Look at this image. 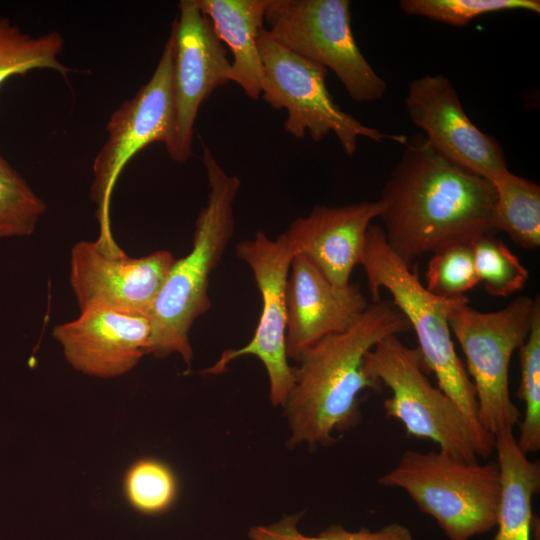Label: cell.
Masks as SVG:
<instances>
[{
  "mask_svg": "<svg viewBox=\"0 0 540 540\" xmlns=\"http://www.w3.org/2000/svg\"><path fill=\"white\" fill-rule=\"evenodd\" d=\"M404 145L378 201L387 244L405 264L496 233L490 181L437 154L422 135Z\"/></svg>",
  "mask_w": 540,
  "mask_h": 540,
  "instance_id": "6da1fadb",
  "label": "cell"
},
{
  "mask_svg": "<svg viewBox=\"0 0 540 540\" xmlns=\"http://www.w3.org/2000/svg\"><path fill=\"white\" fill-rule=\"evenodd\" d=\"M409 329L392 301L380 299L348 329L307 348L293 367L294 385L283 406L290 443L328 447L335 432L356 425L360 395L382 386L365 371V355L385 337Z\"/></svg>",
  "mask_w": 540,
  "mask_h": 540,
  "instance_id": "7a4b0ae2",
  "label": "cell"
},
{
  "mask_svg": "<svg viewBox=\"0 0 540 540\" xmlns=\"http://www.w3.org/2000/svg\"><path fill=\"white\" fill-rule=\"evenodd\" d=\"M202 160L209 194L195 221L192 248L175 259L148 314L149 354L156 358L178 354L189 367L193 359L189 332L211 307L209 280L233 236V203L241 184L225 172L209 148H203Z\"/></svg>",
  "mask_w": 540,
  "mask_h": 540,
  "instance_id": "3957f363",
  "label": "cell"
},
{
  "mask_svg": "<svg viewBox=\"0 0 540 540\" xmlns=\"http://www.w3.org/2000/svg\"><path fill=\"white\" fill-rule=\"evenodd\" d=\"M360 265L373 302L381 299V289L390 293L392 303L416 334L426 369L462 411L490 456L494 451V436L479 422L475 390L455 351L449 326L452 307L465 296L446 299L431 294L388 246L380 225L369 226Z\"/></svg>",
  "mask_w": 540,
  "mask_h": 540,
  "instance_id": "277c9868",
  "label": "cell"
},
{
  "mask_svg": "<svg viewBox=\"0 0 540 540\" xmlns=\"http://www.w3.org/2000/svg\"><path fill=\"white\" fill-rule=\"evenodd\" d=\"M377 482L405 491L448 540H470L496 526L501 491L496 462L463 461L440 450H406Z\"/></svg>",
  "mask_w": 540,
  "mask_h": 540,
  "instance_id": "5b68a950",
  "label": "cell"
},
{
  "mask_svg": "<svg viewBox=\"0 0 540 540\" xmlns=\"http://www.w3.org/2000/svg\"><path fill=\"white\" fill-rule=\"evenodd\" d=\"M364 368L390 389L383 402L385 416L400 421L407 434L431 440L463 461L489 457L459 407L429 381L418 348L406 346L398 335L387 336L367 352Z\"/></svg>",
  "mask_w": 540,
  "mask_h": 540,
  "instance_id": "8992f818",
  "label": "cell"
},
{
  "mask_svg": "<svg viewBox=\"0 0 540 540\" xmlns=\"http://www.w3.org/2000/svg\"><path fill=\"white\" fill-rule=\"evenodd\" d=\"M534 302L519 296L501 310L481 312L470 307L465 296L449 313L451 332L475 390L479 422L493 436L520 422L509 392V365L528 335Z\"/></svg>",
  "mask_w": 540,
  "mask_h": 540,
  "instance_id": "52a82bcc",
  "label": "cell"
},
{
  "mask_svg": "<svg viewBox=\"0 0 540 540\" xmlns=\"http://www.w3.org/2000/svg\"><path fill=\"white\" fill-rule=\"evenodd\" d=\"M262 62L261 97L275 110H286L285 131L301 139L307 134L315 142L334 134L343 151L353 156L359 138L405 144L404 135L382 133L364 125L333 100L326 85L328 70L310 62L274 41L266 28L258 38Z\"/></svg>",
  "mask_w": 540,
  "mask_h": 540,
  "instance_id": "ba28073f",
  "label": "cell"
},
{
  "mask_svg": "<svg viewBox=\"0 0 540 540\" xmlns=\"http://www.w3.org/2000/svg\"><path fill=\"white\" fill-rule=\"evenodd\" d=\"M270 37L296 55L330 69L356 102L380 100L387 84L362 54L348 0H270Z\"/></svg>",
  "mask_w": 540,
  "mask_h": 540,
  "instance_id": "9c48e42d",
  "label": "cell"
},
{
  "mask_svg": "<svg viewBox=\"0 0 540 540\" xmlns=\"http://www.w3.org/2000/svg\"><path fill=\"white\" fill-rule=\"evenodd\" d=\"M175 51L174 32L164 45L159 62L149 81L124 101L107 123L108 137L93 165L91 200L96 204L99 236H113L110 226V199L117 179L127 162L154 142L168 151L175 132L172 71Z\"/></svg>",
  "mask_w": 540,
  "mask_h": 540,
  "instance_id": "30bf717a",
  "label": "cell"
},
{
  "mask_svg": "<svg viewBox=\"0 0 540 540\" xmlns=\"http://www.w3.org/2000/svg\"><path fill=\"white\" fill-rule=\"evenodd\" d=\"M296 254L280 236L272 240L262 231L236 245L237 257L253 273L262 301L261 314L250 341L241 348L225 350L217 362L205 370L206 374L218 375L234 359L253 355L266 369L272 405L281 407L294 385L293 367L286 352V284Z\"/></svg>",
  "mask_w": 540,
  "mask_h": 540,
  "instance_id": "8fae6325",
  "label": "cell"
},
{
  "mask_svg": "<svg viewBox=\"0 0 540 540\" xmlns=\"http://www.w3.org/2000/svg\"><path fill=\"white\" fill-rule=\"evenodd\" d=\"M174 261L167 250L133 258L114 238L98 237L72 247L69 281L80 311L104 306L148 316Z\"/></svg>",
  "mask_w": 540,
  "mask_h": 540,
  "instance_id": "7c38bea8",
  "label": "cell"
},
{
  "mask_svg": "<svg viewBox=\"0 0 540 540\" xmlns=\"http://www.w3.org/2000/svg\"><path fill=\"white\" fill-rule=\"evenodd\" d=\"M173 21L175 51L172 89L175 132L167 151L172 160L184 164L192 156L194 125L202 103L215 89L230 82L231 61L210 19L196 0H182Z\"/></svg>",
  "mask_w": 540,
  "mask_h": 540,
  "instance_id": "4fadbf2b",
  "label": "cell"
},
{
  "mask_svg": "<svg viewBox=\"0 0 540 540\" xmlns=\"http://www.w3.org/2000/svg\"><path fill=\"white\" fill-rule=\"evenodd\" d=\"M404 102L411 121L425 132L424 137L437 154L491 183L509 172L501 145L469 119L446 76L414 79Z\"/></svg>",
  "mask_w": 540,
  "mask_h": 540,
  "instance_id": "5bb4252c",
  "label": "cell"
},
{
  "mask_svg": "<svg viewBox=\"0 0 540 540\" xmlns=\"http://www.w3.org/2000/svg\"><path fill=\"white\" fill-rule=\"evenodd\" d=\"M52 335L73 368L112 378L126 374L149 354L151 322L144 314L95 306L55 326Z\"/></svg>",
  "mask_w": 540,
  "mask_h": 540,
  "instance_id": "9a60e30c",
  "label": "cell"
},
{
  "mask_svg": "<svg viewBox=\"0 0 540 540\" xmlns=\"http://www.w3.org/2000/svg\"><path fill=\"white\" fill-rule=\"evenodd\" d=\"M288 359L298 360L326 336L348 329L369 304L357 284L335 285L303 254L293 258L286 284Z\"/></svg>",
  "mask_w": 540,
  "mask_h": 540,
  "instance_id": "2e32d148",
  "label": "cell"
},
{
  "mask_svg": "<svg viewBox=\"0 0 540 540\" xmlns=\"http://www.w3.org/2000/svg\"><path fill=\"white\" fill-rule=\"evenodd\" d=\"M380 213L378 200L339 207L316 205L279 236L297 254L305 255L330 282L345 286L361 262L368 228Z\"/></svg>",
  "mask_w": 540,
  "mask_h": 540,
  "instance_id": "e0dca14e",
  "label": "cell"
},
{
  "mask_svg": "<svg viewBox=\"0 0 540 540\" xmlns=\"http://www.w3.org/2000/svg\"><path fill=\"white\" fill-rule=\"evenodd\" d=\"M220 41L232 53L229 80L252 100L261 98L262 62L258 38L270 0H196Z\"/></svg>",
  "mask_w": 540,
  "mask_h": 540,
  "instance_id": "ac0fdd59",
  "label": "cell"
},
{
  "mask_svg": "<svg viewBox=\"0 0 540 540\" xmlns=\"http://www.w3.org/2000/svg\"><path fill=\"white\" fill-rule=\"evenodd\" d=\"M494 451L501 491L492 540H531L532 499L540 490V464L521 451L513 430L494 436Z\"/></svg>",
  "mask_w": 540,
  "mask_h": 540,
  "instance_id": "d6986e66",
  "label": "cell"
},
{
  "mask_svg": "<svg viewBox=\"0 0 540 540\" xmlns=\"http://www.w3.org/2000/svg\"><path fill=\"white\" fill-rule=\"evenodd\" d=\"M495 188L493 228L505 232L521 247L540 246V187L508 172L492 183Z\"/></svg>",
  "mask_w": 540,
  "mask_h": 540,
  "instance_id": "ffe728a7",
  "label": "cell"
},
{
  "mask_svg": "<svg viewBox=\"0 0 540 540\" xmlns=\"http://www.w3.org/2000/svg\"><path fill=\"white\" fill-rule=\"evenodd\" d=\"M63 45L56 31L32 36L0 17V86L10 77L35 69L54 70L66 77L71 69L59 61Z\"/></svg>",
  "mask_w": 540,
  "mask_h": 540,
  "instance_id": "44dd1931",
  "label": "cell"
},
{
  "mask_svg": "<svg viewBox=\"0 0 540 540\" xmlns=\"http://www.w3.org/2000/svg\"><path fill=\"white\" fill-rule=\"evenodd\" d=\"M521 379L517 396L525 410L517 444L528 453L540 449V300L536 296L528 335L519 348Z\"/></svg>",
  "mask_w": 540,
  "mask_h": 540,
  "instance_id": "7402d4cb",
  "label": "cell"
},
{
  "mask_svg": "<svg viewBox=\"0 0 540 540\" xmlns=\"http://www.w3.org/2000/svg\"><path fill=\"white\" fill-rule=\"evenodd\" d=\"M46 203L0 153V238L30 236Z\"/></svg>",
  "mask_w": 540,
  "mask_h": 540,
  "instance_id": "603a6c76",
  "label": "cell"
},
{
  "mask_svg": "<svg viewBox=\"0 0 540 540\" xmlns=\"http://www.w3.org/2000/svg\"><path fill=\"white\" fill-rule=\"evenodd\" d=\"M471 246L477 277L489 295L507 297L523 289L529 271L495 234L482 236Z\"/></svg>",
  "mask_w": 540,
  "mask_h": 540,
  "instance_id": "cb8c5ba5",
  "label": "cell"
},
{
  "mask_svg": "<svg viewBox=\"0 0 540 540\" xmlns=\"http://www.w3.org/2000/svg\"><path fill=\"white\" fill-rule=\"evenodd\" d=\"M130 505L144 514L166 511L177 496V480L168 465L152 459L135 461L127 469L123 481Z\"/></svg>",
  "mask_w": 540,
  "mask_h": 540,
  "instance_id": "d4e9b609",
  "label": "cell"
},
{
  "mask_svg": "<svg viewBox=\"0 0 540 540\" xmlns=\"http://www.w3.org/2000/svg\"><path fill=\"white\" fill-rule=\"evenodd\" d=\"M399 7L408 15L456 27L465 26L476 17L507 10L540 13L539 0H401Z\"/></svg>",
  "mask_w": 540,
  "mask_h": 540,
  "instance_id": "484cf974",
  "label": "cell"
},
{
  "mask_svg": "<svg viewBox=\"0 0 540 540\" xmlns=\"http://www.w3.org/2000/svg\"><path fill=\"white\" fill-rule=\"evenodd\" d=\"M425 280V288L437 297L465 296L479 283L471 244H455L433 253Z\"/></svg>",
  "mask_w": 540,
  "mask_h": 540,
  "instance_id": "4316f807",
  "label": "cell"
},
{
  "mask_svg": "<svg viewBox=\"0 0 540 540\" xmlns=\"http://www.w3.org/2000/svg\"><path fill=\"white\" fill-rule=\"evenodd\" d=\"M302 513L286 515L268 524L249 529L250 540H413L408 527L398 522L390 523L379 530L361 528L350 531L341 525H331L317 535H306L298 529Z\"/></svg>",
  "mask_w": 540,
  "mask_h": 540,
  "instance_id": "83f0119b",
  "label": "cell"
}]
</instances>
